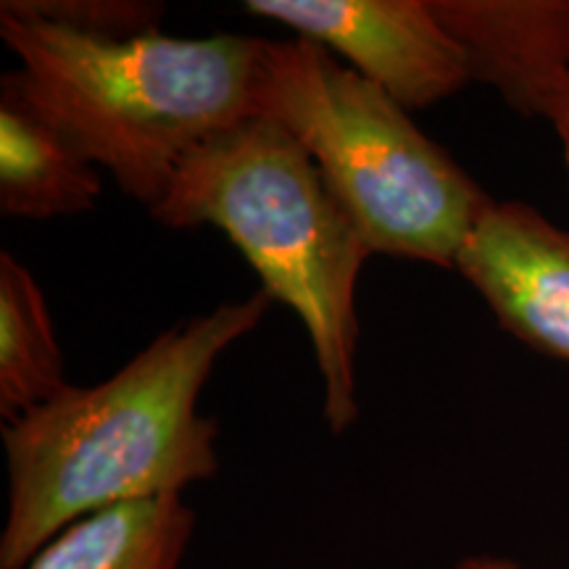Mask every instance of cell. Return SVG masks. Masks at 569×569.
Returning <instances> with one entry per match:
<instances>
[{
  "label": "cell",
  "instance_id": "cell-6",
  "mask_svg": "<svg viewBox=\"0 0 569 569\" xmlns=\"http://www.w3.org/2000/svg\"><path fill=\"white\" fill-rule=\"evenodd\" d=\"M498 325L569 361V230L522 201H490L457 259Z\"/></svg>",
  "mask_w": 569,
  "mask_h": 569
},
{
  "label": "cell",
  "instance_id": "cell-7",
  "mask_svg": "<svg viewBox=\"0 0 569 569\" xmlns=\"http://www.w3.org/2000/svg\"><path fill=\"white\" fill-rule=\"evenodd\" d=\"M472 82L528 119H549L569 80V0H430Z\"/></svg>",
  "mask_w": 569,
  "mask_h": 569
},
{
  "label": "cell",
  "instance_id": "cell-11",
  "mask_svg": "<svg viewBox=\"0 0 569 569\" xmlns=\"http://www.w3.org/2000/svg\"><path fill=\"white\" fill-rule=\"evenodd\" d=\"M13 9L30 17L90 34V38H138L159 32L161 3L146 0H9Z\"/></svg>",
  "mask_w": 569,
  "mask_h": 569
},
{
  "label": "cell",
  "instance_id": "cell-8",
  "mask_svg": "<svg viewBox=\"0 0 569 569\" xmlns=\"http://www.w3.org/2000/svg\"><path fill=\"white\" fill-rule=\"evenodd\" d=\"M96 163L32 109L17 84L0 80V211L13 219L82 213L101 198Z\"/></svg>",
  "mask_w": 569,
  "mask_h": 569
},
{
  "label": "cell",
  "instance_id": "cell-10",
  "mask_svg": "<svg viewBox=\"0 0 569 569\" xmlns=\"http://www.w3.org/2000/svg\"><path fill=\"white\" fill-rule=\"evenodd\" d=\"M67 388L63 356L38 280L0 253V417L6 425Z\"/></svg>",
  "mask_w": 569,
  "mask_h": 569
},
{
  "label": "cell",
  "instance_id": "cell-4",
  "mask_svg": "<svg viewBox=\"0 0 569 569\" xmlns=\"http://www.w3.org/2000/svg\"><path fill=\"white\" fill-rule=\"evenodd\" d=\"M256 101L301 142L369 251L457 267L490 198L386 90L317 42L267 40Z\"/></svg>",
  "mask_w": 569,
  "mask_h": 569
},
{
  "label": "cell",
  "instance_id": "cell-2",
  "mask_svg": "<svg viewBox=\"0 0 569 569\" xmlns=\"http://www.w3.org/2000/svg\"><path fill=\"white\" fill-rule=\"evenodd\" d=\"M21 96L84 159L153 209L201 142L259 117L264 38H90L0 6Z\"/></svg>",
  "mask_w": 569,
  "mask_h": 569
},
{
  "label": "cell",
  "instance_id": "cell-1",
  "mask_svg": "<svg viewBox=\"0 0 569 569\" xmlns=\"http://www.w3.org/2000/svg\"><path fill=\"white\" fill-rule=\"evenodd\" d=\"M264 288L169 327L109 380L67 386L3 427L9 515L0 569H24L63 528L117 503L182 496L219 472L217 419L198 411L213 365L253 332Z\"/></svg>",
  "mask_w": 569,
  "mask_h": 569
},
{
  "label": "cell",
  "instance_id": "cell-9",
  "mask_svg": "<svg viewBox=\"0 0 569 569\" xmlns=\"http://www.w3.org/2000/svg\"><path fill=\"white\" fill-rule=\"evenodd\" d=\"M196 522L182 496L117 503L71 522L24 569H180Z\"/></svg>",
  "mask_w": 569,
  "mask_h": 569
},
{
  "label": "cell",
  "instance_id": "cell-3",
  "mask_svg": "<svg viewBox=\"0 0 569 569\" xmlns=\"http://www.w3.org/2000/svg\"><path fill=\"white\" fill-rule=\"evenodd\" d=\"M159 224L217 227L296 311L315 348L325 422L346 432L356 398V282L372 256L303 146L267 117L213 134L188 156L151 209Z\"/></svg>",
  "mask_w": 569,
  "mask_h": 569
},
{
  "label": "cell",
  "instance_id": "cell-13",
  "mask_svg": "<svg viewBox=\"0 0 569 569\" xmlns=\"http://www.w3.org/2000/svg\"><path fill=\"white\" fill-rule=\"evenodd\" d=\"M453 569H522V567L501 557H467L461 559Z\"/></svg>",
  "mask_w": 569,
  "mask_h": 569
},
{
  "label": "cell",
  "instance_id": "cell-12",
  "mask_svg": "<svg viewBox=\"0 0 569 569\" xmlns=\"http://www.w3.org/2000/svg\"><path fill=\"white\" fill-rule=\"evenodd\" d=\"M546 122H551L553 132H557V138L561 142V153H565V167H567V174H569V80L561 92L557 96V101L551 106V113Z\"/></svg>",
  "mask_w": 569,
  "mask_h": 569
},
{
  "label": "cell",
  "instance_id": "cell-5",
  "mask_svg": "<svg viewBox=\"0 0 569 569\" xmlns=\"http://www.w3.org/2000/svg\"><path fill=\"white\" fill-rule=\"evenodd\" d=\"M243 11L346 59L407 111L472 82L465 51L430 0H246Z\"/></svg>",
  "mask_w": 569,
  "mask_h": 569
}]
</instances>
